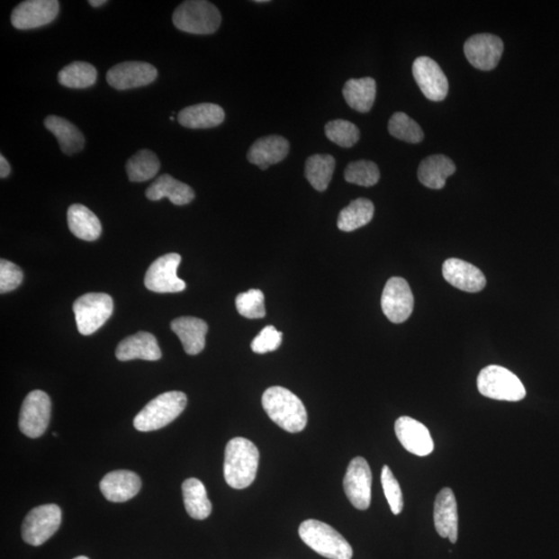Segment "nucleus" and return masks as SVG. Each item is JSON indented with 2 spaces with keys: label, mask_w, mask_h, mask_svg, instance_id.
I'll return each instance as SVG.
<instances>
[{
  "label": "nucleus",
  "mask_w": 559,
  "mask_h": 559,
  "mask_svg": "<svg viewBox=\"0 0 559 559\" xmlns=\"http://www.w3.org/2000/svg\"><path fill=\"white\" fill-rule=\"evenodd\" d=\"M262 406L269 419L290 433L305 429L308 414L302 400L282 386H272L262 396Z\"/></svg>",
  "instance_id": "1"
},
{
  "label": "nucleus",
  "mask_w": 559,
  "mask_h": 559,
  "mask_svg": "<svg viewBox=\"0 0 559 559\" xmlns=\"http://www.w3.org/2000/svg\"><path fill=\"white\" fill-rule=\"evenodd\" d=\"M259 451L252 441L244 437L232 438L226 446L224 478L233 489H245L257 478Z\"/></svg>",
  "instance_id": "2"
},
{
  "label": "nucleus",
  "mask_w": 559,
  "mask_h": 559,
  "mask_svg": "<svg viewBox=\"0 0 559 559\" xmlns=\"http://www.w3.org/2000/svg\"><path fill=\"white\" fill-rule=\"evenodd\" d=\"M302 541L316 554L329 559H351L354 555L350 544L329 524L309 519L299 528Z\"/></svg>",
  "instance_id": "3"
},
{
  "label": "nucleus",
  "mask_w": 559,
  "mask_h": 559,
  "mask_svg": "<svg viewBox=\"0 0 559 559\" xmlns=\"http://www.w3.org/2000/svg\"><path fill=\"white\" fill-rule=\"evenodd\" d=\"M186 402L188 399L182 392L172 391L161 393L137 414L134 419V427L140 432L162 429L181 416Z\"/></svg>",
  "instance_id": "4"
},
{
  "label": "nucleus",
  "mask_w": 559,
  "mask_h": 559,
  "mask_svg": "<svg viewBox=\"0 0 559 559\" xmlns=\"http://www.w3.org/2000/svg\"><path fill=\"white\" fill-rule=\"evenodd\" d=\"M177 30L193 34H212L219 30L222 17L215 5L205 0H188L172 16Z\"/></svg>",
  "instance_id": "5"
},
{
  "label": "nucleus",
  "mask_w": 559,
  "mask_h": 559,
  "mask_svg": "<svg viewBox=\"0 0 559 559\" xmlns=\"http://www.w3.org/2000/svg\"><path fill=\"white\" fill-rule=\"evenodd\" d=\"M478 389L482 396L500 401H521L527 396L526 388L513 372L491 365L482 369L478 377Z\"/></svg>",
  "instance_id": "6"
},
{
  "label": "nucleus",
  "mask_w": 559,
  "mask_h": 559,
  "mask_svg": "<svg viewBox=\"0 0 559 559\" xmlns=\"http://www.w3.org/2000/svg\"><path fill=\"white\" fill-rule=\"evenodd\" d=\"M73 311L79 333L89 336L112 317L113 300L106 293H86L75 301Z\"/></svg>",
  "instance_id": "7"
},
{
  "label": "nucleus",
  "mask_w": 559,
  "mask_h": 559,
  "mask_svg": "<svg viewBox=\"0 0 559 559\" xmlns=\"http://www.w3.org/2000/svg\"><path fill=\"white\" fill-rule=\"evenodd\" d=\"M61 518L60 508L53 503L34 508L23 524L24 542L32 546H41L59 529Z\"/></svg>",
  "instance_id": "8"
},
{
  "label": "nucleus",
  "mask_w": 559,
  "mask_h": 559,
  "mask_svg": "<svg viewBox=\"0 0 559 559\" xmlns=\"http://www.w3.org/2000/svg\"><path fill=\"white\" fill-rule=\"evenodd\" d=\"M51 418V400L43 391H33L24 399L20 410L19 428L30 438L43 435Z\"/></svg>",
  "instance_id": "9"
},
{
  "label": "nucleus",
  "mask_w": 559,
  "mask_h": 559,
  "mask_svg": "<svg viewBox=\"0 0 559 559\" xmlns=\"http://www.w3.org/2000/svg\"><path fill=\"white\" fill-rule=\"evenodd\" d=\"M181 261L182 257L176 253L166 254L155 260L145 275V287L157 293L184 292L186 284L177 275V269Z\"/></svg>",
  "instance_id": "10"
},
{
  "label": "nucleus",
  "mask_w": 559,
  "mask_h": 559,
  "mask_svg": "<svg viewBox=\"0 0 559 559\" xmlns=\"http://www.w3.org/2000/svg\"><path fill=\"white\" fill-rule=\"evenodd\" d=\"M413 306V294L405 279L393 277L386 282L382 296V308L390 321H406L412 313Z\"/></svg>",
  "instance_id": "11"
},
{
  "label": "nucleus",
  "mask_w": 559,
  "mask_h": 559,
  "mask_svg": "<svg viewBox=\"0 0 559 559\" xmlns=\"http://www.w3.org/2000/svg\"><path fill=\"white\" fill-rule=\"evenodd\" d=\"M59 3L58 0H27L14 9L12 24L21 31L39 29L50 24L58 17Z\"/></svg>",
  "instance_id": "12"
},
{
  "label": "nucleus",
  "mask_w": 559,
  "mask_h": 559,
  "mask_svg": "<svg viewBox=\"0 0 559 559\" xmlns=\"http://www.w3.org/2000/svg\"><path fill=\"white\" fill-rule=\"evenodd\" d=\"M343 485L352 506L362 510L370 507L372 473L365 459L356 457L350 462Z\"/></svg>",
  "instance_id": "13"
},
{
  "label": "nucleus",
  "mask_w": 559,
  "mask_h": 559,
  "mask_svg": "<svg viewBox=\"0 0 559 559\" xmlns=\"http://www.w3.org/2000/svg\"><path fill=\"white\" fill-rule=\"evenodd\" d=\"M412 74L420 91L433 102L444 101L448 93V81L437 61L428 57L414 60Z\"/></svg>",
  "instance_id": "14"
},
{
  "label": "nucleus",
  "mask_w": 559,
  "mask_h": 559,
  "mask_svg": "<svg viewBox=\"0 0 559 559\" xmlns=\"http://www.w3.org/2000/svg\"><path fill=\"white\" fill-rule=\"evenodd\" d=\"M500 38L490 33L475 34L465 41L467 60L481 71H491L499 65L503 52Z\"/></svg>",
  "instance_id": "15"
},
{
  "label": "nucleus",
  "mask_w": 559,
  "mask_h": 559,
  "mask_svg": "<svg viewBox=\"0 0 559 559\" xmlns=\"http://www.w3.org/2000/svg\"><path fill=\"white\" fill-rule=\"evenodd\" d=\"M157 77V68L143 61L122 62L110 68L106 76L108 85L119 91L147 86Z\"/></svg>",
  "instance_id": "16"
},
{
  "label": "nucleus",
  "mask_w": 559,
  "mask_h": 559,
  "mask_svg": "<svg viewBox=\"0 0 559 559\" xmlns=\"http://www.w3.org/2000/svg\"><path fill=\"white\" fill-rule=\"evenodd\" d=\"M395 432L400 443L410 453L425 457L434 450V443L428 428L410 417L396 420Z\"/></svg>",
  "instance_id": "17"
},
{
  "label": "nucleus",
  "mask_w": 559,
  "mask_h": 559,
  "mask_svg": "<svg viewBox=\"0 0 559 559\" xmlns=\"http://www.w3.org/2000/svg\"><path fill=\"white\" fill-rule=\"evenodd\" d=\"M434 526L437 534L455 544L458 538V508L452 489L444 488L434 503Z\"/></svg>",
  "instance_id": "18"
},
{
  "label": "nucleus",
  "mask_w": 559,
  "mask_h": 559,
  "mask_svg": "<svg viewBox=\"0 0 559 559\" xmlns=\"http://www.w3.org/2000/svg\"><path fill=\"white\" fill-rule=\"evenodd\" d=\"M443 275L452 286L466 293H479L487 283L484 274L478 267L457 258L445 261Z\"/></svg>",
  "instance_id": "19"
},
{
  "label": "nucleus",
  "mask_w": 559,
  "mask_h": 559,
  "mask_svg": "<svg viewBox=\"0 0 559 559\" xmlns=\"http://www.w3.org/2000/svg\"><path fill=\"white\" fill-rule=\"evenodd\" d=\"M117 360L128 362L132 360L158 361L162 357V351L154 335L148 331H140L122 340L115 351Z\"/></svg>",
  "instance_id": "20"
},
{
  "label": "nucleus",
  "mask_w": 559,
  "mask_h": 559,
  "mask_svg": "<svg viewBox=\"0 0 559 559\" xmlns=\"http://www.w3.org/2000/svg\"><path fill=\"white\" fill-rule=\"evenodd\" d=\"M141 479L130 471H114L104 476L100 482L101 492L113 502H126L132 500L141 489Z\"/></svg>",
  "instance_id": "21"
},
{
  "label": "nucleus",
  "mask_w": 559,
  "mask_h": 559,
  "mask_svg": "<svg viewBox=\"0 0 559 559\" xmlns=\"http://www.w3.org/2000/svg\"><path fill=\"white\" fill-rule=\"evenodd\" d=\"M289 153V142L284 137L271 135L259 138L248 151V162L266 170L269 166L284 160Z\"/></svg>",
  "instance_id": "22"
},
{
  "label": "nucleus",
  "mask_w": 559,
  "mask_h": 559,
  "mask_svg": "<svg viewBox=\"0 0 559 559\" xmlns=\"http://www.w3.org/2000/svg\"><path fill=\"white\" fill-rule=\"evenodd\" d=\"M171 329L181 340L184 349L190 356L199 355L205 347V336L209 327L196 317H179L171 322Z\"/></svg>",
  "instance_id": "23"
},
{
  "label": "nucleus",
  "mask_w": 559,
  "mask_h": 559,
  "mask_svg": "<svg viewBox=\"0 0 559 559\" xmlns=\"http://www.w3.org/2000/svg\"><path fill=\"white\" fill-rule=\"evenodd\" d=\"M145 195L151 202L168 198L175 205H185L195 198V192L189 185L179 182L169 175H163L150 185Z\"/></svg>",
  "instance_id": "24"
},
{
  "label": "nucleus",
  "mask_w": 559,
  "mask_h": 559,
  "mask_svg": "<svg viewBox=\"0 0 559 559\" xmlns=\"http://www.w3.org/2000/svg\"><path fill=\"white\" fill-rule=\"evenodd\" d=\"M177 119L185 128L210 129L223 123L225 113L217 104L202 103L183 109Z\"/></svg>",
  "instance_id": "25"
},
{
  "label": "nucleus",
  "mask_w": 559,
  "mask_h": 559,
  "mask_svg": "<svg viewBox=\"0 0 559 559\" xmlns=\"http://www.w3.org/2000/svg\"><path fill=\"white\" fill-rule=\"evenodd\" d=\"M455 172V165L450 158L444 155H433L419 164L418 176L420 184L433 190L443 189L446 178Z\"/></svg>",
  "instance_id": "26"
},
{
  "label": "nucleus",
  "mask_w": 559,
  "mask_h": 559,
  "mask_svg": "<svg viewBox=\"0 0 559 559\" xmlns=\"http://www.w3.org/2000/svg\"><path fill=\"white\" fill-rule=\"evenodd\" d=\"M48 131L57 137L62 153L71 156L85 148L86 138L71 122L57 115L48 116L44 122Z\"/></svg>",
  "instance_id": "27"
},
{
  "label": "nucleus",
  "mask_w": 559,
  "mask_h": 559,
  "mask_svg": "<svg viewBox=\"0 0 559 559\" xmlns=\"http://www.w3.org/2000/svg\"><path fill=\"white\" fill-rule=\"evenodd\" d=\"M68 224L74 236L83 240L94 241L98 239L102 233L99 218L82 204L68 207Z\"/></svg>",
  "instance_id": "28"
},
{
  "label": "nucleus",
  "mask_w": 559,
  "mask_h": 559,
  "mask_svg": "<svg viewBox=\"0 0 559 559\" xmlns=\"http://www.w3.org/2000/svg\"><path fill=\"white\" fill-rule=\"evenodd\" d=\"M343 96L357 113H369L376 98V82L370 77L349 79L343 87Z\"/></svg>",
  "instance_id": "29"
},
{
  "label": "nucleus",
  "mask_w": 559,
  "mask_h": 559,
  "mask_svg": "<svg viewBox=\"0 0 559 559\" xmlns=\"http://www.w3.org/2000/svg\"><path fill=\"white\" fill-rule=\"evenodd\" d=\"M182 490L186 513L193 519H206L211 515L212 507L203 482L191 478L183 482Z\"/></svg>",
  "instance_id": "30"
},
{
  "label": "nucleus",
  "mask_w": 559,
  "mask_h": 559,
  "mask_svg": "<svg viewBox=\"0 0 559 559\" xmlns=\"http://www.w3.org/2000/svg\"><path fill=\"white\" fill-rule=\"evenodd\" d=\"M374 216V204L369 199L358 198L340 212L338 227L345 232H351L369 224Z\"/></svg>",
  "instance_id": "31"
},
{
  "label": "nucleus",
  "mask_w": 559,
  "mask_h": 559,
  "mask_svg": "<svg viewBox=\"0 0 559 559\" xmlns=\"http://www.w3.org/2000/svg\"><path fill=\"white\" fill-rule=\"evenodd\" d=\"M336 160L330 155H314L308 158L305 175L308 182L317 191L323 192L333 178Z\"/></svg>",
  "instance_id": "32"
},
{
  "label": "nucleus",
  "mask_w": 559,
  "mask_h": 559,
  "mask_svg": "<svg viewBox=\"0 0 559 559\" xmlns=\"http://www.w3.org/2000/svg\"><path fill=\"white\" fill-rule=\"evenodd\" d=\"M161 168L160 160L153 151L141 149L126 165L127 175L131 182L142 183L154 178Z\"/></svg>",
  "instance_id": "33"
},
{
  "label": "nucleus",
  "mask_w": 559,
  "mask_h": 559,
  "mask_svg": "<svg viewBox=\"0 0 559 559\" xmlns=\"http://www.w3.org/2000/svg\"><path fill=\"white\" fill-rule=\"evenodd\" d=\"M98 78L96 68L88 62L75 61L59 73V82L62 86L81 89L91 87Z\"/></svg>",
  "instance_id": "34"
},
{
  "label": "nucleus",
  "mask_w": 559,
  "mask_h": 559,
  "mask_svg": "<svg viewBox=\"0 0 559 559\" xmlns=\"http://www.w3.org/2000/svg\"><path fill=\"white\" fill-rule=\"evenodd\" d=\"M389 132L392 136L409 143H419L424 140V132L416 121L403 113L392 114L389 122Z\"/></svg>",
  "instance_id": "35"
},
{
  "label": "nucleus",
  "mask_w": 559,
  "mask_h": 559,
  "mask_svg": "<svg viewBox=\"0 0 559 559\" xmlns=\"http://www.w3.org/2000/svg\"><path fill=\"white\" fill-rule=\"evenodd\" d=\"M344 177L350 184L373 186L381 179V172L374 162L361 160L348 164L344 171Z\"/></svg>",
  "instance_id": "36"
},
{
  "label": "nucleus",
  "mask_w": 559,
  "mask_h": 559,
  "mask_svg": "<svg viewBox=\"0 0 559 559\" xmlns=\"http://www.w3.org/2000/svg\"><path fill=\"white\" fill-rule=\"evenodd\" d=\"M326 135L331 142L341 148L349 149L360 140V130L348 121L336 120L326 124Z\"/></svg>",
  "instance_id": "37"
},
{
  "label": "nucleus",
  "mask_w": 559,
  "mask_h": 559,
  "mask_svg": "<svg viewBox=\"0 0 559 559\" xmlns=\"http://www.w3.org/2000/svg\"><path fill=\"white\" fill-rule=\"evenodd\" d=\"M238 312L248 320H260L266 316L265 294L259 289H251L237 296Z\"/></svg>",
  "instance_id": "38"
},
{
  "label": "nucleus",
  "mask_w": 559,
  "mask_h": 559,
  "mask_svg": "<svg viewBox=\"0 0 559 559\" xmlns=\"http://www.w3.org/2000/svg\"><path fill=\"white\" fill-rule=\"evenodd\" d=\"M382 484L385 499L389 502L392 514L399 515L404 507L403 494L397 479L388 465L383 467Z\"/></svg>",
  "instance_id": "39"
},
{
  "label": "nucleus",
  "mask_w": 559,
  "mask_h": 559,
  "mask_svg": "<svg viewBox=\"0 0 559 559\" xmlns=\"http://www.w3.org/2000/svg\"><path fill=\"white\" fill-rule=\"evenodd\" d=\"M283 334L273 326H267L260 331L251 344L255 354L265 355L277 350L282 343Z\"/></svg>",
  "instance_id": "40"
},
{
  "label": "nucleus",
  "mask_w": 559,
  "mask_h": 559,
  "mask_svg": "<svg viewBox=\"0 0 559 559\" xmlns=\"http://www.w3.org/2000/svg\"><path fill=\"white\" fill-rule=\"evenodd\" d=\"M23 280V273L18 266L8 260L0 261V293L4 294L13 292Z\"/></svg>",
  "instance_id": "41"
},
{
  "label": "nucleus",
  "mask_w": 559,
  "mask_h": 559,
  "mask_svg": "<svg viewBox=\"0 0 559 559\" xmlns=\"http://www.w3.org/2000/svg\"><path fill=\"white\" fill-rule=\"evenodd\" d=\"M11 174V166L6 158L2 155L0 156V177H8Z\"/></svg>",
  "instance_id": "42"
},
{
  "label": "nucleus",
  "mask_w": 559,
  "mask_h": 559,
  "mask_svg": "<svg viewBox=\"0 0 559 559\" xmlns=\"http://www.w3.org/2000/svg\"><path fill=\"white\" fill-rule=\"evenodd\" d=\"M88 4L94 6V8H99V6L107 4V2L106 0H89Z\"/></svg>",
  "instance_id": "43"
},
{
  "label": "nucleus",
  "mask_w": 559,
  "mask_h": 559,
  "mask_svg": "<svg viewBox=\"0 0 559 559\" xmlns=\"http://www.w3.org/2000/svg\"><path fill=\"white\" fill-rule=\"evenodd\" d=\"M255 4H266L269 3L268 0H255Z\"/></svg>",
  "instance_id": "44"
},
{
  "label": "nucleus",
  "mask_w": 559,
  "mask_h": 559,
  "mask_svg": "<svg viewBox=\"0 0 559 559\" xmlns=\"http://www.w3.org/2000/svg\"><path fill=\"white\" fill-rule=\"evenodd\" d=\"M74 559H89V558L86 557V556H78V557H76Z\"/></svg>",
  "instance_id": "45"
}]
</instances>
